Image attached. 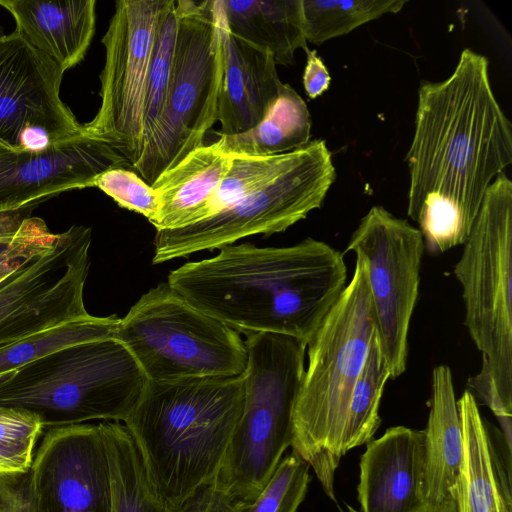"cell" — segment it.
<instances>
[{"instance_id":"cell-1","label":"cell","mask_w":512,"mask_h":512,"mask_svg":"<svg viewBox=\"0 0 512 512\" xmlns=\"http://www.w3.org/2000/svg\"><path fill=\"white\" fill-rule=\"evenodd\" d=\"M406 160L407 213L425 247L443 253L463 245L486 191L512 163L511 124L485 56L464 49L446 80L422 83Z\"/></svg>"},{"instance_id":"cell-2","label":"cell","mask_w":512,"mask_h":512,"mask_svg":"<svg viewBox=\"0 0 512 512\" xmlns=\"http://www.w3.org/2000/svg\"><path fill=\"white\" fill-rule=\"evenodd\" d=\"M170 272L189 303L237 332L312 339L346 287L343 254L313 238L286 247L231 244Z\"/></svg>"},{"instance_id":"cell-3","label":"cell","mask_w":512,"mask_h":512,"mask_svg":"<svg viewBox=\"0 0 512 512\" xmlns=\"http://www.w3.org/2000/svg\"><path fill=\"white\" fill-rule=\"evenodd\" d=\"M243 401L242 375L147 380L124 425L166 509L217 477Z\"/></svg>"},{"instance_id":"cell-4","label":"cell","mask_w":512,"mask_h":512,"mask_svg":"<svg viewBox=\"0 0 512 512\" xmlns=\"http://www.w3.org/2000/svg\"><path fill=\"white\" fill-rule=\"evenodd\" d=\"M375 335L364 262L307 344L308 365L293 410L292 451L313 469L333 501L335 475L345 456L343 437L356 380Z\"/></svg>"},{"instance_id":"cell-5","label":"cell","mask_w":512,"mask_h":512,"mask_svg":"<svg viewBox=\"0 0 512 512\" xmlns=\"http://www.w3.org/2000/svg\"><path fill=\"white\" fill-rule=\"evenodd\" d=\"M147 378L115 338L69 345L0 379V407L36 414L43 428L124 422Z\"/></svg>"},{"instance_id":"cell-6","label":"cell","mask_w":512,"mask_h":512,"mask_svg":"<svg viewBox=\"0 0 512 512\" xmlns=\"http://www.w3.org/2000/svg\"><path fill=\"white\" fill-rule=\"evenodd\" d=\"M244 342L242 413L215 479L231 496L252 501L291 447L307 344L278 333L247 334Z\"/></svg>"},{"instance_id":"cell-7","label":"cell","mask_w":512,"mask_h":512,"mask_svg":"<svg viewBox=\"0 0 512 512\" xmlns=\"http://www.w3.org/2000/svg\"><path fill=\"white\" fill-rule=\"evenodd\" d=\"M176 14V42L162 114L132 167L149 185L203 145L218 117L224 70L220 0H178Z\"/></svg>"},{"instance_id":"cell-8","label":"cell","mask_w":512,"mask_h":512,"mask_svg":"<svg viewBox=\"0 0 512 512\" xmlns=\"http://www.w3.org/2000/svg\"><path fill=\"white\" fill-rule=\"evenodd\" d=\"M454 267L462 286L465 325L482 354L487 378L512 415V182L505 173L489 186Z\"/></svg>"},{"instance_id":"cell-9","label":"cell","mask_w":512,"mask_h":512,"mask_svg":"<svg viewBox=\"0 0 512 512\" xmlns=\"http://www.w3.org/2000/svg\"><path fill=\"white\" fill-rule=\"evenodd\" d=\"M115 339L151 381L233 377L246 366L239 332L193 306L167 282L144 293L120 318Z\"/></svg>"},{"instance_id":"cell-10","label":"cell","mask_w":512,"mask_h":512,"mask_svg":"<svg viewBox=\"0 0 512 512\" xmlns=\"http://www.w3.org/2000/svg\"><path fill=\"white\" fill-rule=\"evenodd\" d=\"M331 153L322 139L301 147L298 159L264 187L196 223L157 230L153 264L220 249L257 234L287 230L320 208L335 181Z\"/></svg>"},{"instance_id":"cell-11","label":"cell","mask_w":512,"mask_h":512,"mask_svg":"<svg viewBox=\"0 0 512 512\" xmlns=\"http://www.w3.org/2000/svg\"><path fill=\"white\" fill-rule=\"evenodd\" d=\"M424 249L418 228L374 206L360 220L345 250L364 262L376 338L392 378L407 366L408 332Z\"/></svg>"},{"instance_id":"cell-12","label":"cell","mask_w":512,"mask_h":512,"mask_svg":"<svg viewBox=\"0 0 512 512\" xmlns=\"http://www.w3.org/2000/svg\"><path fill=\"white\" fill-rule=\"evenodd\" d=\"M91 240V228L73 225L0 282V349L91 316L84 304Z\"/></svg>"},{"instance_id":"cell-13","label":"cell","mask_w":512,"mask_h":512,"mask_svg":"<svg viewBox=\"0 0 512 512\" xmlns=\"http://www.w3.org/2000/svg\"><path fill=\"white\" fill-rule=\"evenodd\" d=\"M65 71L0 25V148L46 154L88 132L60 98Z\"/></svg>"},{"instance_id":"cell-14","label":"cell","mask_w":512,"mask_h":512,"mask_svg":"<svg viewBox=\"0 0 512 512\" xmlns=\"http://www.w3.org/2000/svg\"><path fill=\"white\" fill-rule=\"evenodd\" d=\"M165 0H120L102 38L100 107L85 130L112 144L132 168L143 149L146 78Z\"/></svg>"},{"instance_id":"cell-15","label":"cell","mask_w":512,"mask_h":512,"mask_svg":"<svg viewBox=\"0 0 512 512\" xmlns=\"http://www.w3.org/2000/svg\"><path fill=\"white\" fill-rule=\"evenodd\" d=\"M28 485L36 512H111L100 424L47 429L33 454Z\"/></svg>"},{"instance_id":"cell-16","label":"cell","mask_w":512,"mask_h":512,"mask_svg":"<svg viewBox=\"0 0 512 512\" xmlns=\"http://www.w3.org/2000/svg\"><path fill=\"white\" fill-rule=\"evenodd\" d=\"M130 166L109 142L87 134L46 154L0 148V212L31 209L62 192L95 187L114 167Z\"/></svg>"},{"instance_id":"cell-17","label":"cell","mask_w":512,"mask_h":512,"mask_svg":"<svg viewBox=\"0 0 512 512\" xmlns=\"http://www.w3.org/2000/svg\"><path fill=\"white\" fill-rule=\"evenodd\" d=\"M359 512H425V433L388 428L360 459Z\"/></svg>"},{"instance_id":"cell-18","label":"cell","mask_w":512,"mask_h":512,"mask_svg":"<svg viewBox=\"0 0 512 512\" xmlns=\"http://www.w3.org/2000/svg\"><path fill=\"white\" fill-rule=\"evenodd\" d=\"M457 405L462 433L457 512H512V443L482 417L471 391H464Z\"/></svg>"},{"instance_id":"cell-19","label":"cell","mask_w":512,"mask_h":512,"mask_svg":"<svg viewBox=\"0 0 512 512\" xmlns=\"http://www.w3.org/2000/svg\"><path fill=\"white\" fill-rule=\"evenodd\" d=\"M223 48L217 121L221 124L219 133L229 136L256 126L277 98L283 82L273 55L231 34L225 20Z\"/></svg>"},{"instance_id":"cell-20","label":"cell","mask_w":512,"mask_h":512,"mask_svg":"<svg viewBox=\"0 0 512 512\" xmlns=\"http://www.w3.org/2000/svg\"><path fill=\"white\" fill-rule=\"evenodd\" d=\"M15 30L64 71L79 64L95 33V0H0Z\"/></svg>"},{"instance_id":"cell-21","label":"cell","mask_w":512,"mask_h":512,"mask_svg":"<svg viewBox=\"0 0 512 512\" xmlns=\"http://www.w3.org/2000/svg\"><path fill=\"white\" fill-rule=\"evenodd\" d=\"M425 433V499L428 510L455 502L462 433L453 378L447 365L432 372L430 411Z\"/></svg>"},{"instance_id":"cell-22","label":"cell","mask_w":512,"mask_h":512,"mask_svg":"<svg viewBox=\"0 0 512 512\" xmlns=\"http://www.w3.org/2000/svg\"><path fill=\"white\" fill-rule=\"evenodd\" d=\"M232 155L217 140L191 151L151 185L159 209L151 224L157 230L181 228L201 220L202 213L228 172Z\"/></svg>"},{"instance_id":"cell-23","label":"cell","mask_w":512,"mask_h":512,"mask_svg":"<svg viewBox=\"0 0 512 512\" xmlns=\"http://www.w3.org/2000/svg\"><path fill=\"white\" fill-rule=\"evenodd\" d=\"M228 31L270 52L276 65L294 63L298 49H308L301 0H220Z\"/></svg>"},{"instance_id":"cell-24","label":"cell","mask_w":512,"mask_h":512,"mask_svg":"<svg viewBox=\"0 0 512 512\" xmlns=\"http://www.w3.org/2000/svg\"><path fill=\"white\" fill-rule=\"evenodd\" d=\"M214 133L227 154L272 156L307 144L311 135V117L302 97L289 84L283 83L277 98L256 126L229 136Z\"/></svg>"},{"instance_id":"cell-25","label":"cell","mask_w":512,"mask_h":512,"mask_svg":"<svg viewBox=\"0 0 512 512\" xmlns=\"http://www.w3.org/2000/svg\"><path fill=\"white\" fill-rule=\"evenodd\" d=\"M111 483V512H166L135 443L121 422H100Z\"/></svg>"},{"instance_id":"cell-26","label":"cell","mask_w":512,"mask_h":512,"mask_svg":"<svg viewBox=\"0 0 512 512\" xmlns=\"http://www.w3.org/2000/svg\"><path fill=\"white\" fill-rule=\"evenodd\" d=\"M389 378L390 370L375 333L351 395L343 437L345 454L367 444L379 428V407Z\"/></svg>"},{"instance_id":"cell-27","label":"cell","mask_w":512,"mask_h":512,"mask_svg":"<svg viewBox=\"0 0 512 512\" xmlns=\"http://www.w3.org/2000/svg\"><path fill=\"white\" fill-rule=\"evenodd\" d=\"M120 318L116 315L66 323L0 349V379L26 364L63 347L105 338H115Z\"/></svg>"},{"instance_id":"cell-28","label":"cell","mask_w":512,"mask_h":512,"mask_svg":"<svg viewBox=\"0 0 512 512\" xmlns=\"http://www.w3.org/2000/svg\"><path fill=\"white\" fill-rule=\"evenodd\" d=\"M307 42L322 44L388 13L399 12L406 0H301Z\"/></svg>"},{"instance_id":"cell-29","label":"cell","mask_w":512,"mask_h":512,"mask_svg":"<svg viewBox=\"0 0 512 512\" xmlns=\"http://www.w3.org/2000/svg\"><path fill=\"white\" fill-rule=\"evenodd\" d=\"M301 147L272 156L232 155L230 168L209 199L201 220L215 215L275 179L298 159Z\"/></svg>"},{"instance_id":"cell-30","label":"cell","mask_w":512,"mask_h":512,"mask_svg":"<svg viewBox=\"0 0 512 512\" xmlns=\"http://www.w3.org/2000/svg\"><path fill=\"white\" fill-rule=\"evenodd\" d=\"M176 34V1L165 0L155 30L146 78L143 147L150 140L162 114L171 75Z\"/></svg>"},{"instance_id":"cell-31","label":"cell","mask_w":512,"mask_h":512,"mask_svg":"<svg viewBox=\"0 0 512 512\" xmlns=\"http://www.w3.org/2000/svg\"><path fill=\"white\" fill-rule=\"evenodd\" d=\"M310 466L293 451L282 458L261 492L241 512H297L310 482Z\"/></svg>"},{"instance_id":"cell-32","label":"cell","mask_w":512,"mask_h":512,"mask_svg":"<svg viewBox=\"0 0 512 512\" xmlns=\"http://www.w3.org/2000/svg\"><path fill=\"white\" fill-rule=\"evenodd\" d=\"M95 187L110 196L120 207L143 215L151 223L157 215L158 192L135 171L114 167L103 172Z\"/></svg>"},{"instance_id":"cell-33","label":"cell","mask_w":512,"mask_h":512,"mask_svg":"<svg viewBox=\"0 0 512 512\" xmlns=\"http://www.w3.org/2000/svg\"><path fill=\"white\" fill-rule=\"evenodd\" d=\"M58 236L59 233H52L42 218L30 216L15 237L0 240V264L39 254L52 247Z\"/></svg>"},{"instance_id":"cell-34","label":"cell","mask_w":512,"mask_h":512,"mask_svg":"<svg viewBox=\"0 0 512 512\" xmlns=\"http://www.w3.org/2000/svg\"><path fill=\"white\" fill-rule=\"evenodd\" d=\"M43 430L36 414L18 408L0 407V445L34 450Z\"/></svg>"},{"instance_id":"cell-35","label":"cell","mask_w":512,"mask_h":512,"mask_svg":"<svg viewBox=\"0 0 512 512\" xmlns=\"http://www.w3.org/2000/svg\"><path fill=\"white\" fill-rule=\"evenodd\" d=\"M248 502L231 496L214 479L166 512H241Z\"/></svg>"},{"instance_id":"cell-36","label":"cell","mask_w":512,"mask_h":512,"mask_svg":"<svg viewBox=\"0 0 512 512\" xmlns=\"http://www.w3.org/2000/svg\"><path fill=\"white\" fill-rule=\"evenodd\" d=\"M306 65L303 72V86L310 99L322 95L330 86V75L316 50L306 49Z\"/></svg>"},{"instance_id":"cell-37","label":"cell","mask_w":512,"mask_h":512,"mask_svg":"<svg viewBox=\"0 0 512 512\" xmlns=\"http://www.w3.org/2000/svg\"><path fill=\"white\" fill-rule=\"evenodd\" d=\"M33 460V450L0 445V473L27 474Z\"/></svg>"},{"instance_id":"cell-38","label":"cell","mask_w":512,"mask_h":512,"mask_svg":"<svg viewBox=\"0 0 512 512\" xmlns=\"http://www.w3.org/2000/svg\"><path fill=\"white\" fill-rule=\"evenodd\" d=\"M24 475L0 473V512H14Z\"/></svg>"},{"instance_id":"cell-39","label":"cell","mask_w":512,"mask_h":512,"mask_svg":"<svg viewBox=\"0 0 512 512\" xmlns=\"http://www.w3.org/2000/svg\"><path fill=\"white\" fill-rule=\"evenodd\" d=\"M30 210L0 212V240L15 237L27 223Z\"/></svg>"},{"instance_id":"cell-40","label":"cell","mask_w":512,"mask_h":512,"mask_svg":"<svg viewBox=\"0 0 512 512\" xmlns=\"http://www.w3.org/2000/svg\"><path fill=\"white\" fill-rule=\"evenodd\" d=\"M14 512H36V509L34 507L29 485H28V478L26 477L20 490L19 498L17 505L15 507Z\"/></svg>"},{"instance_id":"cell-41","label":"cell","mask_w":512,"mask_h":512,"mask_svg":"<svg viewBox=\"0 0 512 512\" xmlns=\"http://www.w3.org/2000/svg\"><path fill=\"white\" fill-rule=\"evenodd\" d=\"M24 260L25 259H11L2 262L0 264V282L7 278Z\"/></svg>"},{"instance_id":"cell-42","label":"cell","mask_w":512,"mask_h":512,"mask_svg":"<svg viewBox=\"0 0 512 512\" xmlns=\"http://www.w3.org/2000/svg\"><path fill=\"white\" fill-rule=\"evenodd\" d=\"M347 512H359V511L355 510L351 506H347ZM425 512H457V510H456V504L454 502H452L438 510H427Z\"/></svg>"}]
</instances>
